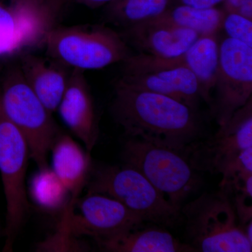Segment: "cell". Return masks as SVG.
Here are the masks:
<instances>
[{"label":"cell","instance_id":"obj_1","mask_svg":"<svg viewBox=\"0 0 252 252\" xmlns=\"http://www.w3.org/2000/svg\"><path fill=\"white\" fill-rule=\"evenodd\" d=\"M111 113L127 137L184 150L201 137L198 110L168 96L141 90L118 79Z\"/></svg>","mask_w":252,"mask_h":252},{"label":"cell","instance_id":"obj_13","mask_svg":"<svg viewBox=\"0 0 252 252\" xmlns=\"http://www.w3.org/2000/svg\"><path fill=\"white\" fill-rule=\"evenodd\" d=\"M85 71L72 69L57 112L63 123L84 144L89 152L99 137V127Z\"/></svg>","mask_w":252,"mask_h":252},{"label":"cell","instance_id":"obj_8","mask_svg":"<svg viewBox=\"0 0 252 252\" xmlns=\"http://www.w3.org/2000/svg\"><path fill=\"white\" fill-rule=\"evenodd\" d=\"M215 90L210 107L220 127L252 98V47L226 36L220 39Z\"/></svg>","mask_w":252,"mask_h":252},{"label":"cell","instance_id":"obj_11","mask_svg":"<svg viewBox=\"0 0 252 252\" xmlns=\"http://www.w3.org/2000/svg\"><path fill=\"white\" fill-rule=\"evenodd\" d=\"M47 11L11 0H0V56H7L43 42L53 27Z\"/></svg>","mask_w":252,"mask_h":252},{"label":"cell","instance_id":"obj_28","mask_svg":"<svg viewBox=\"0 0 252 252\" xmlns=\"http://www.w3.org/2000/svg\"><path fill=\"white\" fill-rule=\"evenodd\" d=\"M78 4L84 5L91 9H95L103 5H107L117 0H74Z\"/></svg>","mask_w":252,"mask_h":252},{"label":"cell","instance_id":"obj_20","mask_svg":"<svg viewBox=\"0 0 252 252\" xmlns=\"http://www.w3.org/2000/svg\"><path fill=\"white\" fill-rule=\"evenodd\" d=\"M224 14V10L217 7L198 9L179 4L173 5L157 18L205 36L218 34Z\"/></svg>","mask_w":252,"mask_h":252},{"label":"cell","instance_id":"obj_26","mask_svg":"<svg viewBox=\"0 0 252 252\" xmlns=\"http://www.w3.org/2000/svg\"><path fill=\"white\" fill-rule=\"evenodd\" d=\"M224 0H175L174 5H186L198 9L215 8L223 3Z\"/></svg>","mask_w":252,"mask_h":252},{"label":"cell","instance_id":"obj_5","mask_svg":"<svg viewBox=\"0 0 252 252\" xmlns=\"http://www.w3.org/2000/svg\"><path fill=\"white\" fill-rule=\"evenodd\" d=\"M87 193L117 200L152 224L173 227L181 219V207L170 203L138 170L123 164L91 170Z\"/></svg>","mask_w":252,"mask_h":252},{"label":"cell","instance_id":"obj_6","mask_svg":"<svg viewBox=\"0 0 252 252\" xmlns=\"http://www.w3.org/2000/svg\"><path fill=\"white\" fill-rule=\"evenodd\" d=\"M0 106L5 117L23 134L38 169L49 167L48 155L61 132L52 113L28 85L19 67L13 68L5 79Z\"/></svg>","mask_w":252,"mask_h":252},{"label":"cell","instance_id":"obj_25","mask_svg":"<svg viewBox=\"0 0 252 252\" xmlns=\"http://www.w3.org/2000/svg\"><path fill=\"white\" fill-rule=\"evenodd\" d=\"M252 174V147L245 149L225 167L220 184L233 178L235 176Z\"/></svg>","mask_w":252,"mask_h":252},{"label":"cell","instance_id":"obj_17","mask_svg":"<svg viewBox=\"0 0 252 252\" xmlns=\"http://www.w3.org/2000/svg\"><path fill=\"white\" fill-rule=\"evenodd\" d=\"M104 252H193L188 244L181 243L165 229L154 224L144 223L122 234L97 243Z\"/></svg>","mask_w":252,"mask_h":252},{"label":"cell","instance_id":"obj_4","mask_svg":"<svg viewBox=\"0 0 252 252\" xmlns=\"http://www.w3.org/2000/svg\"><path fill=\"white\" fill-rule=\"evenodd\" d=\"M122 158L124 164L138 170L170 203L181 208L201 184L184 150L127 137Z\"/></svg>","mask_w":252,"mask_h":252},{"label":"cell","instance_id":"obj_15","mask_svg":"<svg viewBox=\"0 0 252 252\" xmlns=\"http://www.w3.org/2000/svg\"><path fill=\"white\" fill-rule=\"evenodd\" d=\"M52 170L70 195L69 205L76 202L90 177V152L84 150L70 136L60 133L51 147Z\"/></svg>","mask_w":252,"mask_h":252},{"label":"cell","instance_id":"obj_3","mask_svg":"<svg viewBox=\"0 0 252 252\" xmlns=\"http://www.w3.org/2000/svg\"><path fill=\"white\" fill-rule=\"evenodd\" d=\"M189 245L195 252H251L234 206L223 190L204 193L181 208Z\"/></svg>","mask_w":252,"mask_h":252},{"label":"cell","instance_id":"obj_12","mask_svg":"<svg viewBox=\"0 0 252 252\" xmlns=\"http://www.w3.org/2000/svg\"><path fill=\"white\" fill-rule=\"evenodd\" d=\"M119 33L137 54L167 59L182 56L200 36L159 18L123 28Z\"/></svg>","mask_w":252,"mask_h":252},{"label":"cell","instance_id":"obj_29","mask_svg":"<svg viewBox=\"0 0 252 252\" xmlns=\"http://www.w3.org/2000/svg\"><path fill=\"white\" fill-rule=\"evenodd\" d=\"M252 0H224L223 10L228 12H236L240 6Z\"/></svg>","mask_w":252,"mask_h":252},{"label":"cell","instance_id":"obj_2","mask_svg":"<svg viewBox=\"0 0 252 252\" xmlns=\"http://www.w3.org/2000/svg\"><path fill=\"white\" fill-rule=\"evenodd\" d=\"M42 43L49 59L71 69H102L132 54L119 32L103 25L52 27Z\"/></svg>","mask_w":252,"mask_h":252},{"label":"cell","instance_id":"obj_10","mask_svg":"<svg viewBox=\"0 0 252 252\" xmlns=\"http://www.w3.org/2000/svg\"><path fill=\"white\" fill-rule=\"evenodd\" d=\"M74 206L79 212L65 208L62 212L71 233L78 238L91 237L97 243L145 223L122 203L102 194L87 193Z\"/></svg>","mask_w":252,"mask_h":252},{"label":"cell","instance_id":"obj_30","mask_svg":"<svg viewBox=\"0 0 252 252\" xmlns=\"http://www.w3.org/2000/svg\"><path fill=\"white\" fill-rule=\"evenodd\" d=\"M14 1L23 3V4L31 5V6H35V7L44 8V9H45L44 0H14Z\"/></svg>","mask_w":252,"mask_h":252},{"label":"cell","instance_id":"obj_24","mask_svg":"<svg viewBox=\"0 0 252 252\" xmlns=\"http://www.w3.org/2000/svg\"><path fill=\"white\" fill-rule=\"evenodd\" d=\"M228 196L234 206L239 225L252 243V205L250 203L252 197L243 193L232 194Z\"/></svg>","mask_w":252,"mask_h":252},{"label":"cell","instance_id":"obj_18","mask_svg":"<svg viewBox=\"0 0 252 252\" xmlns=\"http://www.w3.org/2000/svg\"><path fill=\"white\" fill-rule=\"evenodd\" d=\"M220 39L218 34L200 36L189 49L179 57L193 72L198 81L201 98L211 106L219 62Z\"/></svg>","mask_w":252,"mask_h":252},{"label":"cell","instance_id":"obj_16","mask_svg":"<svg viewBox=\"0 0 252 252\" xmlns=\"http://www.w3.org/2000/svg\"><path fill=\"white\" fill-rule=\"evenodd\" d=\"M123 63L127 69L153 73L173 88L186 104L198 110L202 99L198 81L179 58L160 59L137 54L131 55Z\"/></svg>","mask_w":252,"mask_h":252},{"label":"cell","instance_id":"obj_7","mask_svg":"<svg viewBox=\"0 0 252 252\" xmlns=\"http://www.w3.org/2000/svg\"><path fill=\"white\" fill-rule=\"evenodd\" d=\"M29 148L26 139L0 106V174L6 201L3 252H12L29 214L26 177Z\"/></svg>","mask_w":252,"mask_h":252},{"label":"cell","instance_id":"obj_14","mask_svg":"<svg viewBox=\"0 0 252 252\" xmlns=\"http://www.w3.org/2000/svg\"><path fill=\"white\" fill-rule=\"evenodd\" d=\"M25 81L50 112H57L71 70L54 60L23 54L18 65Z\"/></svg>","mask_w":252,"mask_h":252},{"label":"cell","instance_id":"obj_27","mask_svg":"<svg viewBox=\"0 0 252 252\" xmlns=\"http://www.w3.org/2000/svg\"><path fill=\"white\" fill-rule=\"evenodd\" d=\"M64 1V0H44V6L53 23L57 18Z\"/></svg>","mask_w":252,"mask_h":252},{"label":"cell","instance_id":"obj_22","mask_svg":"<svg viewBox=\"0 0 252 252\" xmlns=\"http://www.w3.org/2000/svg\"><path fill=\"white\" fill-rule=\"evenodd\" d=\"M35 250L40 252H81L89 251L90 248L71 233L67 219L62 215L54 234L36 244Z\"/></svg>","mask_w":252,"mask_h":252},{"label":"cell","instance_id":"obj_23","mask_svg":"<svg viewBox=\"0 0 252 252\" xmlns=\"http://www.w3.org/2000/svg\"><path fill=\"white\" fill-rule=\"evenodd\" d=\"M220 31L226 37L252 47V20L236 12L225 11Z\"/></svg>","mask_w":252,"mask_h":252},{"label":"cell","instance_id":"obj_21","mask_svg":"<svg viewBox=\"0 0 252 252\" xmlns=\"http://www.w3.org/2000/svg\"><path fill=\"white\" fill-rule=\"evenodd\" d=\"M30 196L42 210L63 212L70 203V195L52 169H39L30 183Z\"/></svg>","mask_w":252,"mask_h":252},{"label":"cell","instance_id":"obj_9","mask_svg":"<svg viewBox=\"0 0 252 252\" xmlns=\"http://www.w3.org/2000/svg\"><path fill=\"white\" fill-rule=\"evenodd\" d=\"M252 147V98L238 109L225 125L206 140H197L185 149L198 172L220 174L239 154Z\"/></svg>","mask_w":252,"mask_h":252},{"label":"cell","instance_id":"obj_19","mask_svg":"<svg viewBox=\"0 0 252 252\" xmlns=\"http://www.w3.org/2000/svg\"><path fill=\"white\" fill-rule=\"evenodd\" d=\"M174 2L175 0H117L107 5L106 18L123 29L161 16Z\"/></svg>","mask_w":252,"mask_h":252}]
</instances>
